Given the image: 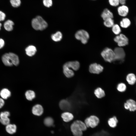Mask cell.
Instances as JSON below:
<instances>
[{"label": "cell", "mask_w": 136, "mask_h": 136, "mask_svg": "<svg viewBox=\"0 0 136 136\" xmlns=\"http://www.w3.org/2000/svg\"><path fill=\"white\" fill-rule=\"evenodd\" d=\"M84 122L80 120L74 121L71 126V129L74 136H82L83 132L87 129Z\"/></svg>", "instance_id": "6da1fadb"}, {"label": "cell", "mask_w": 136, "mask_h": 136, "mask_svg": "<svg viewBox=\"0 0 136 136\" xmlns=\"http://www.w3.org/2000/svg\"><path fill=\"white\" fill-rule=\"evenodd\" d=\"M2 60L5 65L8 66H12L13 65L17 66L19 63L18 56L12 53L5 54L2 57Z\"/></svg>", "instance_id": "7a4b0ae2"}, {"label": "cell", "mask_w": 136, "mask_h": 136, "mask_svg": "<svg viewBox=\"0 0 136 136\" xmlns=\"http://www.w3.org/2000/svg\"><path fill=\"white\" fill-rule=\"evenodd\" d=\"M101 55L106 61L111 62L114 61L115 55L113 50L111 48H106L101 53Z\"/></svg>", "instance_id": "3957f363"}, {"label": "cell", "mask_w": 136, "mask_h": 136, "mask_svg": "<svg viewBox=\"0 0 136 136\" xmlns=\"http://www.w3.org/2000/svg\"><path fill=\"white\" fill-rule=\"evenodd\" d=\"M75 36L76 39L80 41L84 44L87 43L89 37L88 33L83 29L77 31L76 33Z\"/></svg>", "instance_id": "277c9868"}, {"label": "cell", "mask_w": 136, "mask_h": 136, "mask_svg": "<svg viewBox=\"0 0 136 136\" xmlns=\"http://www.w3.org/2000/svg\"><path fill=\"white\" fill-rule=\"evenodd\" d=\"M99 122L98 117L94 115H92L86 118L84 122L87 127L94 128L97 125Z\"/></svg>", "instance_id": "5b68a950"}, {"label": "cell", "mask_w": 136, "mask_h": 136, "mask_svg": "<svg viewBox=\"0 0 136 136\" xmlns=\"http://www.w3.org/2000/svg\"><path fill=\"white\" fill-rule=\"evenodd\" d=\"M113 51L115 55L114 61H117L121 62L123 61L125 54L123 49L120 47H117Z\"/></svg>", "instance_id": "8992f818"}, {"label": "cell", "mask_w": 136, "mask_h": 136, "mask_svg": "<svg viewBox=\"0 0 136 136\" xmlns=\"http://www.w3.org/2000/svg\"><path fill=\"white\" fill-rule=\"evenodd\" d=\"M114 41L117 43L119 47H122L127 45L128 44V39L124 35L120 34L117 36L114 39Z\"/></svg>", "instance_id": "52a82bcc"}, {"label": "cell", "mask_w": 136, "mask_h": 136, "mask_svg": "<svg viewBox=\"0 0 136 136\" xmlns=\"http://www.w3.org/2000/svg\"><path fill=\"white\" fill-rule=\"evenodd\" d=\"M103 69L102 66L96 63L91 64L89 67V72L94 74H99L103 72Z\"/></svg>", "instance_id": "ba28073f"}, {"label": "cell", "mask_w": 136, "mask_h": 136, "mask_svg": "<svg viewBox=\"0 0 136 136\" xmlns=\"http://www.w3.org/2000/svg\"><path fill=\"white\" fill-rule=\"evenodd\" d=\"M117 11L119 16L125 17L128 14L129 9L128 7L126 5H121L118 6Z\"/></svg>", "instance_id": "9c48e42d"}, {"label": "cell", "mask_w": 136, "mask_h": 136, "mask_svg": "<svg viewBox=\"0 0 136 136\" xmlns=\"http://www.w3.org/2000/svg\"><path fill=\"white\" fill-rule=\"evenodd\" d=\"M125 109L129 110L131 111H134L136 110V103L134 100L129 99L127 100L124 104Z\"/></svg>", "instance_id": "30bf717a"}, {"label": "cell", "mask_w": 136, "mask_h": 136, "mask_svg": "<svg viewBox=\"0 0 136 136\" xmlns=\"http://www.w3.org/2000/svg\"><path fill=\"white\" fill-rule=\"evenodd\" d=\"M64 64L70 69L71 68L75 71L78 70L80 67V63L77 61H69Z\"/></svg>", "instance_id": "8fae6325"}, {"label": "cell", "mask_w": 136, "mask_h": 136, "mask_svg": "<svg viewBox=\"0 0 136 136\" xmlns=\"http://www.w3.org/2000/svg\"><path fill=\"white\" fill-rule=\"evenodd\" d=\"M43 112V108L40 105H36L34 106L32 108V113L35 115L38 116H40L42 114Z\"/></svg>", "instance_id": "7c38bea8"}, {"label": "cell", "mask_w": 136, "mask_h": 136, "mask_svg": "<svg viewBox=\"0 0 136 136\" xmlns=\"http://www.w3.org/2000/svg\"><path fill=\"white\" fill-rule=\"evenodd\" d=\"M101 16L103 19L105 20L109 18H113V15L112 13L107 8L105 9L102 12Z\"/></svg>", "instance_id": "4fadbf2b"}, {"label": "cell", "mask_w": 136, "mask_h": 136, "mask_svg": "<svg viewBox=\"0 0 136 136\" xmlns=\"http://www.w3.org/2000/svg\"><path fill=\"white\" fill-rule=\"evenodd\" d=\"M10 91L7 88L2 89L0 91V96L1 97L4 99H6L11 96Z\"/></svg>", "instance_id": "5bb4252c"}, {"label": "cell", "mask_w": 136, "mask_h": 136, "mask_svg": "<svg viewBox=\"0 0 136 136\" xmlns=\"http://www.w3.org/2000/svg\"><path fill=\"white\" fill-rule=\"evenodd\" d=\"M63 71L64 75L67 78L72 77L74 75L73 71L64 64L63 66Z\"/></svg>", "instance_id": "9a60e30c"}, {"label": "cell", "mask_w": 136, "mask_h": 136, "mask_svg": "<svg viewBox=\"0 0 136 136\" xmlns=\"http://www.w3.org/2000/svg\"><path fill=\"white\" fill-rule=\"evenodd\" d=\"M25 51L26 54L29 56H32L34 55L37 51L36 47L33 45H30L25 49Z\"/></svg>", "instance_id": "2e32d148"}, {"label": "cell", "mask_w": 136, "mask_h": 136, "mask_svg": "<svg viewBox=\"0 0 136 136\" xmlns=\"http://www.w3.org/2000/svg\"><path fill=\"white\" fill-rule=\"evenodd\" d=\"M59 106L61 110H66L69 109L70 108L71 105L67 100L63 99L61 100L60 102Z\"/></svg>", "instance_id": "e0dca14e"}, {"label": "cell", "mask_w": 136, "mask_h": 136, "mask_svg": "<svg viewBox=\"0 0 136 136\" xmlns=\"http://www.w3.org/2000/svg\"><path fill=\"white\" fill-rule=\"evenodd\" d=\"M61 117L63 120L65 122H69L72 120L74 118L73 115L71 113L66 112L62 113Z\"/></svg>", "instance_id": "ac0fdd59"}, {"label": "cell", "mask_w": 136, "mask_h": 136, "mask_svg": "<svg viewBox=\"0 0 136 136\" xmlns=\"http://www.w3.org/2000/svg\"><path fill=\"white\" fill-rule=\"evenodd\" d=\"M31 25L34 29L37 30H41L40 23L36 17L32 19L31 21Z\"/></svg>", "instance_id": "d6986e66"}, {"label": "cell", "mask_w": 136, "mask_h": 136, "mask_svg": "<svg viewBox=\"0 0 136 136\" xmlns=\"http://www.w3.org/2000/svg\"><path fill=\"white\" fill-rule=\"evenodd\" d=\"M126 80L129 84L133 85L136 82L135 76L133 73L129 74L126 76Z\"/></svg>", "instance_id": "ffe728a7"}, {"label": "cell", "mask_w": 136, "mask_h": 136, "mask_svg": "<svg viewBox=\"0 0 136 136\" xmlns=\"http://www.w3.org/2000/svg\"><path fill=\"white\" fill-rule=\"evenodd\" d=\"M16 126L14 124H9L7 125L6 127L7 132L11 134L15 133L16 131Z\"/></svg>", "instance_id": "44dd1931"}, {"label": "cell", "mask_w": 136, "mask_h": 136, "mask_svg": "<svg viewBox=\"0 0 136 136\" xmlns=\"http://www.w3.org/2000/svg\"><path fill=\"white\" fill-rule=\"evenodd\" d=\"M94 94L96 97L99 98H103L105 95L104 91L100 87H98L95 90Z\"/></svg>", "instance_id": "7402d4cb"}, {"label": "cell", "mask_w": 136, "mask_h": 136, "mask_svg": "<svg viewBox=\"0 0 136 136\" xmlns=\"http://www.w3.org/2000/svg\"><path fill=\"white\" fill-rule=\"evenodd\" d=\"M131 23L130 19L128 18L125 17L122 19L120 22V24L122 27L126 28L130 26Z\"/></svg>", "instance_id": "603a6c76"}, {"label": "cell", "mask_w": 136, "mask_h": 136, "mask_svg": "<svg viewBox=\"0 0 136 136\" xmlns=\"http://www.w3.org/2000/svg\"><path fill=\"white\" fill-rule=\"evenodd\" d=\"M14 25V23L13 22L10 20H9L5 22L4 24V27L6 30L10 31L13 30V26Z\"/></svg>", "instance_id": "cb8c5ba5"}, {"label": "cell", "mask_w": 136, "mask_h": 136, "mask_svg": "<svg viewBox=\"0 0 136 136\" xmlns=\"http://www.w3.org/2000/svg\"><path fill=\"white\" fill-rule=\"evenodd\" d=\"M25 95L27 100L31 101L35 97V94L34 91L29 90L26 92L25 93Z\"/></svg>", "instance_id": "d4e9b609"}, {"label": "cell", "mask_w": 136, "mask_h": 136, "mask_svg": "<svg viewBox=\"0 0 136 136\" xmlns=\"http://www.w3.org/2000/svg\"><path fill=\"white\" fill-rule=\"evenodd\" d=\"M62 36V34L61 32L60 31H58L55 33L52 34L51 36V38L53 41L55 42H58L61 40Z\"/></svg>", "instance_id": "484cf974"}, {"label": "cell", "mask_w": 136, "mask_h": 136, "mask_svg": "<svg viewBox=\"0 0 136 136\" xmlns=\"http://www.w3.org/2000/svg\"><path fill=\"white\" fill-rule=\"evenodd\" d=\"M118 122V120L115 116L110 118L108 121L109 126L112 128L115 127L117 126Z\"/></svg>", "instance_id": "4316f807"}, {"label": "cell", "mask_w": 136, "mask_h": 136, "mask_svg": "<svg viewBox=\"0 0 136 136\" xmlns=\"http://www.w3.org/2000/svg\"><path fill=\"white\" fill-rule=\"evenodd\" d=\"M39 20L41 25V30H43L47 27L48 24L46 21L40 16H38L36 17Z\"/></svg>", "instance_id": "83f0119b"}, {"label": "cell", "mask_w": 136, "mask_h": 136, "mask_svg": "<svg viewBox=\"0 0 136 136\" xmlns=\"http://www.w3.org/2000/svg\"><path fill=\"white\" fill-rule=\"evenodd\" d=\"M104 22V25L108 27H112L114 24V21L113 18H109L105 20Z\"/></svg>", "instance_id": "f1b7e54d"}, {"label": "cell", "mask_w": 136, "mask_h": 136, "mask_svg": "<svg viewBox=\"0 0 136 136\" xmlns=\"http://www.w3.org/2000/svg\"><path fill=\"white\" fill-rule=\"evenodd\" d=\"M44 122L46 126H50L53 125L54 121L52 118L49 117L45 119Z\"/></svg>", "instance_id": "f546056e"}, {"label": "cell", "mask_w": 136, "mask_h": 136, "mask_svg": "<svg viewBox=\"0 0 136 136\" xmlns=\"http://www.w3.org/2000/svg\"><path fill=\"white\" fill-rule=\"evenodd\" d=\"M112 30L113 33L116 35L119 34L121 31L120 27L117 24L114 25L112 27Z\"/></svg>", "instance_id": "4dcf8cb0"}, {"label": "cell", "mask_w": 136, "mask_h": 136, "mask_svg": "<svg viewBox=\"0 0 136 136\" xmlns=\"http://www.w3.org/2000/svg\"><path fill=\"white\" fill-rule=\"evenodd\" d=\"M126 87L125 84L123 83H119L117 86V90L120 92L125 91L126 89Z\"/></svg>", "instance_id": "1f68e13d"}, {"label": "cell", "mask_w": 136, "mask_h": 136, "mask_svg": "<svg viewBox=\"0 0 136 136\" xmlns=\"http://www.w3.org/2000/svg\"><path fill=\"white\" fill-rule=\"evenodd\" d=\"M10 2L12 6L15 8L19 7L21 3L20 0H10Z\"/></svg>", "instance_id": "d6a6232c"}, {"label": "cell", "mask_w": 136, "mask_h": 136, "mask_svg": "<svg viewBox=\"0 0 136 136\" xmlns=\"http://www.w3.org/2000/svg\"><path fill=\"white\" fill-rule=\"evenodd\" d=\"M43 3L45 7L49 8L52 6L53 2L52 0H43Z\"/></svg>", "instance_id": "836d02e7"}, {"label": "cell", "mask_w": 136, "mask_h": 136, "mask_svg": "<svg viewBox=\"0 0 136 136\" xmlns=\"http://www.w3.org/2000/svg\"><path fill=\"white\" fill-rule=\"evenodd\" d=\"M10 115V113L8 111L2 112L0 114V119H4L8 118Z\"/></svg>", "instance_id": "e575fe53"}, {"label": "cell", "mask_w": 136, "mask_h": 136, "mask_svg": "<svg viewBox=\"0 0 136 136\" xmlns=\"http://www.w3.org/2000/svg\"><path fill=\"white\" fill-rule=\"evenodd\" d=\"M109 4L111 6L117 7L120 5L119 0H108Z\"/></svg>", "instance_id": "d590c367"}, {"label": "cell", "mask_w": 136, "mask_h": 136, "mask_svg": "<svg viewBox=\"0 0 136 136\" xmlns=\"http://www.w3.org/2000/svg\"><path fill=\"white\" fill-rule=\"evenodd\" d=\"M10 120L9 118L1 119H0V122L3 124L4 125H7L10 124Z\"/></svg>", "instance_id": "8d00e7d4"}, {"label": "cell", "mask_w": 136, "mask_h": 136, "mask_svg": "<svg viewBox=\"0 0 136 136\" xmlns=\"http://www.w3.org/2000/svg\"><path fill=\"white\" fill-rule=\"evenodd\" d=\"M6 16L5 14L0 11V21H4L5 19Z\"/></svg>", "instance_id": "74e56055"}, {"label": "cell", "mask_w": 136, "mask_h": 136, "mask_svg": "<svg viewBox=\"0 0 136 136\" xmlns=\"http://www.w3.org/2000/svg\"><path fill=\"white\" fill-rule=\"evenodd\" d=\"M5 102L4 99L0 97V109L2 108L4 105Z\"/></svg>", "instance_id": "f35d334b"}, {"label": "cell", "mask_w": 136, "mask_h": 136, "mask_svg": "<svg viewBox=\"0 0 136 136\" xmlns=\"http://www.w3.org/2000/svg\"><path fill=\"white\" fill-rule=\"evenodd\" d=\"M5 44L4 41L3 40L0 39V49L3 48Z\"/></svg>", "instance_id": "ab89813d"}, {"label": "cell", "mask_w": 136, "mask_h": 136, "mask_svg": "<svg viewBox=\"0 0 136 136\" xmlns=\"http://www.w3.org/2000/svg\"><path fill=\"white\" fill-rule=\"evenodd\" d=\"M134 20H135V24H136V16L134 17Z\"/></svg>", "instance_id": "60d3db41"}, {"label": "cell", "mask_w": 136, "mask_h": 136, "mask_svg": "<svg viewBox=\"0 0 136 136\" xmlns=\"http://www.w3.org/2000/svg\"><path fill=\"white\" fill-rule=\"evenodd\" d=\"M1 26H2V24H1V23H0V30L1 29Z\"/></svg>", "instance_id": "b9f144b4"}, {"label": "cell", "mask_w": 136, "mask_h": 136, "mask_svg": "<svg viewBox=\"0 0 136 136\" xmlns=\"http://www.w3.org/2000/svg\"></svg>", "instance_id": "7bdbcfd3"}, {"label": "cell", "mask_w": 136, "mask_h": 136, "mask_svg": "<svg viewBox=\"0 0 136 136\" xmlns=\"http://www.w3.org/2000/svg\"></svg>", "instance_id": "ee69618b"}]
</instances>
